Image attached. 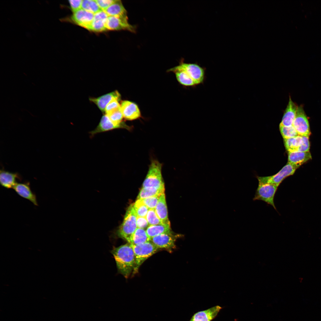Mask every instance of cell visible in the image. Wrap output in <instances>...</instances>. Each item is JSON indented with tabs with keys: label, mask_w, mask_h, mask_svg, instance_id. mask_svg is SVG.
<instances>
[{
	"label": "cell",
	"mask_w": 321,
	"mask_h": 321,
	"mask_svg": "<svg viewBox=\"0 0 321 321\" xmlns=\"http://www.w3.org/2000/svg\"><path fill=\"white\" fill-rule=\"evenodd\" d=\"M111 253L119 272L128 278L133 272L135 263V254L131 245L128 243L114 248Z\"/></svg>",
	"instance_id": "cell-1"
},
{
	"label": "cell",
	"mask_w": 321,
	"mask_h": 321,
	"mask_svg": "<svg viewBox=\"0 0 321 321\" xmlns=\"http://www.w3.org/2000/svg\"><path fill=\"white\" fill-rule=\"evenodd\" d=\"M137 217L133 204H131L127 209L123 221L117 231L118 236L125 240L129 243L137 228Z\"/></svg>",
	"instance_id": "cell-2"
},
{
	"label": "cell",
	"mask_w": 321,
	"mask_h": 321,
	"mask_svg": "<svg viewBox=\"0 0 321 321\" xmlns=\"http://www.w3.org/2000/svg\"><path fill=\"white\" fill-rule=\"evenodd\" d=\"M162 164L157 160H151L142 188H164L162 175Z\"/></svg>",
	"instance_id": "cell-3"
},
{
	"label": "cell",
	"mask_w": 321,
	"mask_h": 321,
	"mask_svg": "<svg viewBox=\"0 0 321 321\" xmlns=\"http://www.w3.org/2000/svg\"><path fill=\"white\" fill-rule=\"evenodd\" d=\"M131 245L135 258V265L132 272L133 275L138 272L139 268L144 262L155 254L159 249L150 241L139 245Z\"/></svg>",
	"instance_id": "cell-4"
},
{
	"label": "cell",
	"mask_w": 321,
	"mask_h": 321,
	"mask_svg": "<svg viewBox=\"0 0 321 321\" xmlns=\"http://www.w3.org/2000/svg\"><path fill=\"white\" fill-rule=\"evenodd\" d=\"M278 187L272 183H259L253 200L264 201L277 210L274 203V198Z\"/></svg>",
	"instance_id": "cell-5"
},
{
	"label": "cell",
	"mask_w": 321,
	"mask_h": 321,
	"mask_svg": "<svg viewBox=\"0 0 321 321\" xmlns=\"http://www.w3.org/2000/svg\"><path fill=\"white\" fill-rule=\"evenodd\" d=\"M174 67L185 72L197 85L203 84L206 79L205 69L197 64L187 63L182 61Z\"/></svg>",
	"instance_id": "cell-6"
},
{
	"label": "cell",
	"mask_w": 321,
	"mask_h": 321,
	"mask_svg": "<svg viewBox=\"0 0 321 321\" xmlns=\"http://www.w3.org/2000/svg\"><path fill=\"white\" fill-rule=\"evenodd\" d=\"M297 168L288 162L276 174L270 176L257 177L259 183H269L278 186L287 177L293 175Z\"/></svg>",
	"instance_id": "cell-7"
},
{
	"label": "cell",
	"mask_w": 321,
	"mask_h": 321,
	"mask_svg": "<svg viewBox=\"0 0 321 321\" xmlns=\"http://www.w3.org/2000/svg\"><path fill=\"white\" fill-rule=\"evenodd\" d=\"M293 125L299 135L309 137L310 131L309 121L301 105L298 106Z\"/></svg>",
	"instance_id": "cell-8"
},
{
	"label": "cell",
	"mask_w": 321,
	"mask_h": 321,
	"mask_svg": "<svg viewBox=\"0 0 321 321\" xmlns=\"http://www.w3.org/2000/svg\"><path fill=\"white\" fill-rule=\"evenodd\" d=\"M124 128L130 130L131 127L127 125L124 122L120 125H117L113 122L106 114L103 115L98 125L93 130L90 132L91 138L95 135L102 132L111 131L115 129Z\"/></svg>",
	"instance_id": "cell-9"
},
{
	"label": "cell",
	"mask_w": 321,
	"mask_h": 321,
	"mask_svg": "<svg viewBox=\"0 0 321 321\" xmlns=\"http://www.w3.org/2000/svg\"><path fill=\"white\" fill-rule=\"evenodd\" d=\"M94 15V14L81 8L73 13L69 18L62 20L72 21L89 30L93 19Z\"/></svg>",
	"instance_id": "cell-10"
},
{
	"label": "cell",
	"mask_w": 321,
	"mask_h": 321,
	"mask_svg": "<svg viewBox=\"0 0 321 321\" xmlns=\"http://www.w3.org/2000/svg\"><path fill=\"white\" fill-rule=\"evenodd\" d=\"M175 237L171 232L161 234L151 238L150 241L159 249L171 252L175 247Z\"/></svg>",
	"instance_id": "cell-11"
},
{
	"label": "cell",
	"mask_w": 321,
	"mask_h": 321,
	"mask_svg": "<svg viewBox=\"0 0 321 321\" xmlns=\"http://www.w3.org/2000/svg\"><path fill=\"white\" fill-rule=\"evenodd\" d=\"M107 30H126L132 32L135 31L134 26L130 24L128 20L115 16H108L106 23Z\"/></svg>",
	"instance_id": "cell-12"
},
{
	"label": "cell",
	"mask_w": 321,
	"mask_h": 321,
	"mask_svg": "<svg viewBox=\"0 0 321 321\" xmlns=\"http://www.w3.org/2000/svg\"><path fill=\"white\" fill-rule=\"evenodd\" d=\"M120 107L123 118L126 120H133L141 116L139 107L134 103L127 100H123L121 102Z\"/></svg>",
	"instance_id": "cell-13"
},
{
	"label": "cell",
	"mask_w": 321,
	"mask_h": 321,
	"mask_svg": "<svg viewBox=\"0 0 321 321\" xmlns=\"http://www.w3.org/2000/svg\"><path fill=\"white\" fill-rule=\"evenodd\" d=\"M29 182H17L13 188L19 196L29 200L35 205L37 206L36 195L32 191Z\"/></svg>",
	"instance_id": "cell-14"
},
{
	"label": "cell",
	"mask_w": 321,
	"mask_h": 321,
	"mask_svg": "<svg viewBox=\"0 0 321 321\" xmlns=\"http://www.w3.org/2000/svg\"><path fill=\"white\" fill-rule=\"evenodd\" d=\"M222 308L221 306L217 305L198 311L193 315L189 321H211L216 317Z\"/></svg>",
	"instance_id": "cell-15"
},
{
	"label": "cell",
	"mask_w": 321,
	"mask_h": 321,
	"mask_svg": "<svg viewBox=\"0 0 321 321\" xmlns=\"http://www.w3.org/2000/svg\"><path fill=\"white\" fill-rule=\"evenodd\" d=\"M298 106L289 96L288 103L284 111L280 126H290L293 125Z\"/></svg>",
	"instance_id": "cell-16"
},
{
	"label": "cell",
	"mask_w": 321,
	"mask_h": 321,
	"mask_svg": "<svg viewBox=\"0 0 321 321\" xmlns=\"http://www.w3.org/2000/svg\"><path fill=\"white\" fill-rule=\"evenodd\" d=\"M114 98H120V95L117 90L97 97H90L89 100L91 102L95 104L101 111L104 113L107 105Z\"/></svg>",
	"instance_id": "cell-17"
},
{
	"label": "cell",
	"mask_w": 321,
	"mask_h": 321,
	"mask_svg": "<svg viewBox=\"0 0 321 321\" xmlns=\"http://www.w3.org/2000/svg\"><path fill=\"white\" fill-rule=\"evenodd\" d=\"M311 158V154L309 152L297 151L288 153V162L297 168Z\"/></svg>",
	"instance_id": "cell-18"
},
{
	"label": "cell",
	"mask_w": 321,
	"mask_h": 321,
	"mask_svg": "<svg viewBox=\"0 0 321 321\" xmlns=\"http://www.w3.org/2000/svg\"><path fill=\"white\" fill-rule=\"evenodd\" d=\"M104 11L108 16H115L128 20L126 10L120 0H114Z\"/></svg>",
	"instance_id": "cell-19"
},
{
	"label": "cell",
	"mask_w": 321,
	"mask_h": 321,
	"mask_svg": "<svg viewBox=\"0 0 321 321\" xmlns=\"http://www.w3.org/2000/svg\"><path fill=\"white\" fill-rule=\"evenodd\" d=\"M17 179H21L18 174L10 172L3 170L0 171V183L1 185L7 189L13 188L17 183Z\"/></svg>",
	"instance_id": "cell-20"
},
{
	"label": "cell",
	"mask_w": 321,
	"mask_h": 321,
	"mask_svg": "<svg viewBox=\"0 0 321 321\" xmlns=\"http://www.w3.org/2000/svg\"><path fill=\"white\" fill-rule=\"evenodd\" d=\"M175 73L177 80L181 85L185 87H193L197 85L195 81L184 71L174 67L169 70Z\"/></svg>",
	"instance_id": "cell-21"
},
{
	"label": "cell",
	"mask_w": 321,
	"mask_h": 321,
	"mask_svg": "<svg viewBox=\"0 0 321 321\" xmlns=\"http://www.w3.org/2000/svg\"><path fill=\"white\" fill-rule=\"evenodd\" d=\"M155 209L157 216L163 224H170L164 193L160 195Z\"/></svg>",
	"instance_id": "cell-22"
},
{
	"label": "cell",
	"mask_w": 321,
	"mask_h": 321,
	"mask_svg": "<svg viewBox=\"0 0 321 321\" xmlns=\"http://www.w3.org/2000/svg\"><path fill=\"white\" fill-rule=\"evenodd\" d=\"M149 237L151 238L159 235L171 232L170 224H164L149 226L146 229Z\"/></svg>",
	"instance_id": "cell-23"
},
{
	"label": "cell",
	"mask_w": 321,
	"mask_h": 321,
	"mask_svg": "<svg viewBox=\"0 0 321 321\" xmlns=\"http://www.w3.org/2000/svg\"><path fill=\"white\" fill-rule=\"evenodd\" d=\"M146 230L137 228L131 238L130 244L136 245L150 241Z\"/></svg>",
	"instance_id": "cell-24"
},
{
	"label": "cell",
	"mask_w": 321,
	"mask_h": 321,
	"mask_svg": "<svg viewBox=\"0 0 321 321\" xmlns=\"http://www.w3.org/2000/svg\"><path fill=\"white\" fill-rule=\"evenodd\" d=\"M164 188H142L137 197V199L160 195L164 193Z\"/></svg>",
	"instance_id": "cell-25"
},
{
	"label": "cell",
	"mask_w": 321,
	"mask_h": 321,
	"mask_svg": "<svg viewBox=\"0 0 321 321\" xmlns=\"http://www.w3.org/2000/svg\"><path fill=\"white\" fill-rule=\"evenodd\" d=\"M285 147L288 152L298 151L302 141V136L298 135L296 137L284 139Z\"/></svg>",
	"instance_id": "cell-26"
},
{
	"label": "cell",
	"mask_w": 321,
	"mask_h": 321,
	"mask_svg": "<svg viewBox=\"0 0 321 321\" xmlns=\"http://www.w3.org/2000/svg\"><path fill=\"white\" fill-rule=\"evenodd\" d=\"M81 8L94 14L102 10L96 0H82Z\"/></svg>",
	"instance_id": "cell-27"
},
{
	"label": "cell",
	"mask_w": 321,
	"mask_h": 321,
	"mask_svg": "<svg viewBox=\"0 0 321 321\" xmlns=\"http://www.w3.org/2000/svg\"><path fill=\"white\" fill-rule=\"evenodd\" d=\"M133 205L137 216L146 217L149 209L141 199H137Z\"/></svg>",
	"instance_id": "cell-28"
},
{
	"label": "cell",
	"mask_w": 321,
	"mask_h": 321,
	"mask_svg": "<svg viewBox=\"0 0 321 321\" xmlns=\"http://www.w3.org/2000/svg\"><path fill=\"white\" fill-rule=\"evenodd\" d=\"M279 128L284 139L292 138L299 135L293 125L289 127L279 125Z\"/></svg>",
	"instance_id": "cell-29"
},
{
	"label": "cell",
	"mask_w": 321,
	"mask_h": 321,
	"mask_svg": "<svg viewBox=\"0 0 321 321\" xmlns=\"http://www.w3.org/2000/svg\"><path fill=\"white\" fill-rule=\"evenodd\" d=\"M106 20L102 19L93 18L89 30L97 32L107 30L106 27Z\"/></svg>",
	"instance_id": "cell-30"
},
{
	"label": "cell",
	"mask_w": 321,
	"mask_h": 321,
	"mask_svg": "<svg viewBox=\"0 0 321 321\" xmlns=\"http://www.w3.org/2000/svg\"><path fill=\"white\" fill-rule=\"evenodd\" d=\"M146 218L149 226L164 224L157 216L155 209H149Z\"/></svg>",
	"instance_id": "cell-31"
},
{
	"label": "cell",
	"mask_w": 321,
	"mask_h": 321,
	"mask_svg": "<svg viewBox=\"0 0 321 321\" xmlns=\"http://www.w3.org/2000/svg\"><path fill=\"white\" fill-rule=\"evenodd\" d=\"M111 120L117 125H120L124 122L123 118L120 108L106 114Z\"/></svg>",
	"instance_id": "cell-32"
},
{
	"label": "cell",
	"mask_w": 321,
	"mask_h": 321,
	"mask_svg": "<svg viewBox=\"0 0 321 321\" xmlns=\"http://www.w3.org/2000/svg\"><path fill=\"white\" fill-rule=\"evenodd\" d=\"M161 195L141 200L149 209H155Z\"/></svg>",
	"instance_id": "cell-33"
},
{
	"label": "cell",
	"mask_w": 321,
	"mask_h": 321,
	"mask_svg": "<svg viewBox=\"0 0 321 321\" xmlns=\"http://www.w3.org/2000/svg\"><path fill=\"white\" fill-rule=\"evenodd\" d=\"M120 99V98H114L108 103L105 109V114H107L120 108V105L119 103Z\"/></svg>",
	"instance_id": "cell-34"
},
{
	"label": "cell",
	"mask_w": 321,
	"mask_h": 321,
	"mask_svg": "<svg viewBox=\"0 0 321 321\" xmlns=\"http://www.w3.org/2000/svg\"><path fill=\"white\" fill-rule=\"evenodd\" d=\"M302 141L299 147L298 151L300 152H309L310 148V143L309 137L302 136Z\"/></svg>",
	"instance_id": "cell-35"
},
{
	"label": "cell",
	"mask_w": 321,
	"mask_h": 321,
	"mask_svg": "<svg viewBox=\"0 0 321 321\" xmlns=\"http://www.w3.org/2000/svg\"><path fill=\"white\" fill-rule=\"evenodd\" d=\"M136 224L137 228L144 229H146L149 226L146 217L137 216Z\"/></svg>",
	"instance_id": "cell-36"
},
{
	"label": "cell",
	"mask_w": 321,
	"mask_h": 321,
	"mask_svg": "<svg viewBox=\"0 0 321 321\" xmlns=\"http://www.w3.org/2000/svg\"><path fill=\"white\" fill-rule=\"evenodd\" d=\"M68 1L71 11L73 13L81 9L82 0H70Z\"/></svg>",
	"instance_id": "cell-37"
},
{
	"label": "cell",
	"mask_w": 321,
	"mask_h": 321,
	"mask_svg": "<svg viewBox=\"0 0 321 321\" xmlns=\"http://www.w3.org/2000/svg\"><path fill=\"white\" fill-rule=\"evenodd\" d=\"M97 4L103 10L105 11L114 1L113 0H97Z\"/></svg>",
	"instance_id": "cell-38"
}]
</instances>
